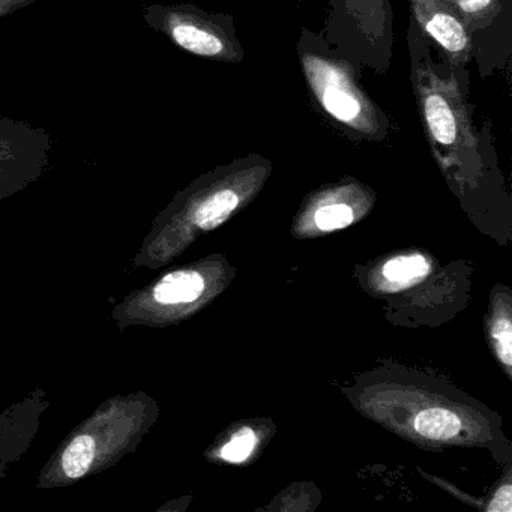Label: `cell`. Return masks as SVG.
<instances>
[{
  "instance_id": "cell-10",
  "label": "cell",
  "mask_w": 512,
  "mask_h": 512,
  "mask_svg": "<svg viewBox=\"0 0 512 512\" xmlns=\"http://www.w3.org/2000/svg\"><path fill=\"white\" fill-rule=\"evenodd\" d=\"M430 271L427 260L421 256L397 257L383 266V275L394 283L418 280Z\"/></svg>"
},
{
  "instance_id": "cell-7",
  "label": "cell",
  "mask_w": 512,
  "mask_h": 512,
  "mask_svg": "<svg viewBox=\"0 0 512 512\" xmlns=\"http://www.w3.org/2000/svg\"><path fill=\"white\" fill-rule=\"evenodd\" d=\"M415 428L421 436L431 440H449L457 436L461 428L460 419L449 410L427 409L418 413Z\"/></svg>"
},
{
  "instance_id": "cell-5",
  "label": "cell",
  "mask_w": 512,
  "mask_h": 512,
  "mask_svg": "<svg viewBox=\"0 0 512 512\" xmlns=\"http://www.w3.org/2000/svg\"><path fill=\"white\" fill-rule=\"evenodd\" d=\"M241 202L235 185H221L200 200L194 211V221L203 230H212L229 218Z\"/></svg>"
},
{
  "instance_id": "cell-12",
  "label": "cell",
  "mask_w": 512,
  "mask_h": 512,
  "mask_svg": "<svg viewBox=\"0 0 512 512\" xmlns=\"http://www.w3.org/2000/svg\"><path fill=\"white\" fill-rule=\"evenodd\" d=\"M254 445H256V434H254V431L247 427L241 428L230 439V442L221 449V457L224 460L230 461V463H242V461L250 457Z\"/></svg>"
},
{
  "instance_id": "cell-9",
  "label": "cell",
  "mask_w": 512,
  "mask_h": 512,
  "mask_svg": "<svg viewBox=\"0 0 512 512\" xmlns=\"http://www.w3.org/2000/svg\"><path fill=\"white\" fill-rule=\"evenodd\" d=\"M466 28L484 26L497 13V0H445Z\"/></svg>"
},
{
  "instance_id": "cell-1",
  "label": "cell",
  "mask_w": 512,
  "mask_h": 512,
  "mask_svg": "<svg viewBox=\"0 0 512 512\" xmlns=\"http://www.w3.org/2000/svg\"><path fill=\"white\" fill-rule=\"evenodd\" d=\"M298 55L308 91L322 113L359 139L382 140L388 136V119L361 88L349 62L314 50L308 43H299Z\"/></svg>"
},
{
  "instance_id": "cell-3",
  "label": "cell",
  "mask_w": 512,
  "mask_h": 512,
  "mask_svg": "<svg viewBox=\"0 0 512 512\" xmlns=\"http://www.w3.org/2000/svg\"><path fill=\"white\" fill-rule=\"evenodd\" d=\"M142 17L149 28L190 55L224 64L244 59L232 17L209 14L190 4L145 5Z\"/></svg>"
},
{
  "instance_id": "cell-8",
  "label": "cell",
  "mask_w": 512,
  "mask_h": 512,
  "mask_svg": "<svg viewBox=\"0 0 512 512\" xmlns=\"http://www.w3.org/2000/svg\"><path fill=\"white\" fill-rule=\"evenodd\" d=\"M95 457V442L92 437L79 436L70 443L64 458H62V467L65 475L77 479L85 475L91 467Z\"/></svg>"
},
{
  "instance_id": "cell-6",
  "label": "cell",
  "mask_w": 512,
  "mask_h": 512,
  "mask_svg": "<svg viewBox=\"0 0 512 512\" xmlns=\"http://www.w3.org/2000/svg\"><path fill=\"white\" fill-rule=\"evenodd\" d=\"M203 290H205V280L199 272H172L155 287V299L160 304H185V302L196 301Z\"/></svg>"
},
{
  "instance_id": "cell-4",
  "label": "cell",
  "mask_w": 512,
  "mask_h": 512,
  "mask_svg": "<svg viewBox=\"0 0 512 512\" xmlns=\"http://www.w3.org/2000/svg\"><path fill=\"white\" fill-rule=\"evenodd\" d=\"M410 5L425 34L433 38L455 64H466L470 53L469 29L445 0H410Z\"/></svg>"
},
{
  "instance_id": "cell-11",
  "label": "cell",
  "mask_w": 512,
  "mask_h": 512,
  "mask_svg": "<svg viewBox=\"0 0 512 512\" xmlns=\"http://www.w3.org/2000/svg\"><path fill=\"white\" fill-rule=\"evenodd\" d=\"M314 221L323 232L344 229V227L352 224L353 209L346 203H331V205L317 209L316 214H314Z\"/></svg>"
},
{
  "instance_id": "cell-13",
  "label": "cell",
  "mask_w": 512,
  "mask_h": 512,
  "mask_svg": "<svg viewBox=\"0 0 512 512\" xmlns=\"http://www.w3.org/2000/svg\"><path fill=\"white\" fill-rule=\"evenodd\" d=\"M494 338H496L497 349H499L500 358L506 365H511V323L509 320H499L494 326Z\"/></svg>"
},
{
  "instance_id": "cell-14",
  "label": "cell",
  "mask_w": 512,
  "mask_h": 512,
  "mask_svg": "<svg viewBox=\"0 0 512 512\" xmlns=\"http://www.w3.org/2000/svg\"><path fill=\"white\" fill-rule=\"evenodd\" d=\"M34 4L35 0H0V19L11 16V14Z\"/></svg>"
},
{
  "instance_id": "cell-2",
  "label": "cell",
  "mask_w": 512,
  "mask_h": 512,
  "mask_svg": "<svg viewBox=\"0 0 512 512\" xmlns=\"http://www.w3.org/2000/svg\"><path fill=\"white\" fill-rule=\"evenodd\" d=\"M412 73L425 136L437 158L455 163L475 154L478 137L455 77L440 76L430 58L428 62H415Z\"/></svg>"
}]
</instances>
